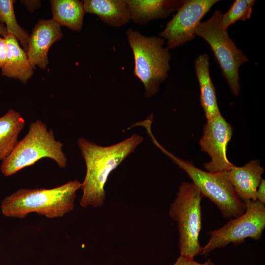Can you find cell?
I'll return each instance as SVG.
<instances>
[{"label": "cell", "mask_w": 265, "mask_h": 265, "mask_svg": "<svg viewBox=\"0 0 265 265\" xmlns=\"http://www.w3.org/2000/svg\"><path fill=\"white\" fill-rule=\"evenodd\" d=\"M25 125L21 114L13 109L0 117V161H2L12 152Z\"/></svg>", "instance_id": "e0dca14e"}, {"label": "cell", "mask_w": 265, "mask_h": 265, "mask_svg": "<svg viewBox=\"0 0 265 265\" xmlns=\"http://www.w3.org/2000/svg\"><path fill=\"white\" fill-rule=\"evenodd\" d=\"M203 195L192 182H183L170 204V216L178 223L181 255L193 258L202 247L199 236L202 227L201 202Z\"/></svg>", "instance_id": "8992f818"}, {"label": "cell", "mask_w": 265, "mask_h": 265, "mask_svg": "<svg viewBox=\"0 0 265 265\" xmlns=\"http://www.w3.org/2000/svg\"><path fill=\"white\" fill-rule=\"evenodd\" d=\"M8 34V33L5 26L3 24H0V36H2L4 38Z\"/></svg>", "instance_id": "cb8c5ba5"}, {"label": "cell", "mask_w": 265, "mask_h": 265, "mask_svg": "<svg viewBox=\"0 0 265 265\" xmlns=\"http://www.w3.org/2000/svg\"><path fill=\"white\" fill-rule=\"evenodd\" d=\"M13 0H0V24H5L8 34L14 36L27 52L29 36L18 24L14 13Z\"/></svg>", "instance_id": "d6986e66"}, {"label": "cell", "mask_w": 265, "mask_h": 265, "mask_svg": "<svg viewBox=\"0 0 265 265\" xmlns=\"http://www.w3.org/2000/svg\"><path fill=\"white\" fill-rule=\"evenodd\" d=\"M62 147L63 144L55 139L53 131L48 130L46 125L37 119L31 123L27 133L2 161L0 171L5 176H10L45 158L65 168L67 158Z\"/></svg>", "instance_id": "277c9868"}, {"label": "cell", "mask_w": 265, "mask_h": 265, "mask_svg": "<svg viewBox=\"0 0 265 265\" xmlns=\"http://www.w3.org/2000/svg\"><path fill=\"white\" fill-rule=\"evenodd\" d=\"M131 20L139 24L164 18L180 8L184 1L166 0H126Z\"/></svg>", "instance_id": "4fadbf2b"}, {"label": "cell", "mask_w": 265, "mask_h": 265, "mask_svg": "<svg viewBox=\"0 0 265 265\" xmlns=\"http://www.w3.org/2000/svg\"><path fill=\"white\" fill-rule=\"evenodd\" d=\"M194 66L200 89V104L207 120H209L221 114L210 76L209 56L206 53L199 55Z\"/></svg>", "instance_id": "9a60e30c"}, {"label": "cell", "mask_w": 265, "mask_h": 265, "mask_svg": "<svg viewBox=\"0 0 265 265\" xmlns=\"http://www.w3.org/2000/svg\"><path fill=\"white\" fill-rule=\"evenodd\" d=\"M232 134V127L221 114L207 120L200 140L201 150L211 158V160L204 164L207 171L228 172L234 166L226 155L228 143Z\"/></svg>", "instance_id": "30bf717a"}, {"label": "cell", "mask_w": 265, "mask_h": 265, "mask_svg": "<svg viewBox=\"0 0 265 265\" xmlns=\"http://www.w3.org/2000/svg\"><path fill=\"white\" fill-rule=\"evenodd\" d=\"M173 265H214V264L210 259L204 263L201 264L195 261L193 258L180 255Z\"/></svg>", "instance_id": "44dd1931"}, {"label": "cell", "mask_w": 265, "mask_h": 265, "mask_svg": "<svg viewBox=\"0 0 265 265\" xmlns=\"http://www.w3.org/2000/svg\"><path fill=\"white\" fill-rule=\"evenodd\" d=\"M126 35L133 55V74L143 84L145 97H153L168 77L169 49L164 47V40L160 37L146 36L131 28Z\"/></svg>", "instance_id": "3957f363"}, {"label": "cell", "mask_w": 265, "mask_h": 265, "mask_svg": "<svg viewBox=\"0 0 265 265\" xmlns=\"http://www.w3.org/2000/svg\"><path fill=\"white\" fill-rule=\"evenodd\" d=\"M78 180L70 181L53 188H21L1 202L2 214L23 219L31 212L47 218L60 217L72 211L77 191L80 188Z\"/></svg>", "instance_id": "7a4b0ae2"}, {"label": "cell", "mask_w": 265, "mask_h": 265, "mask_svg": "<svg viewBox=\"0 0 265 265\" xmlns=\"http://www.w3.org/2000/svg\"><path fill=\"white\" fill-rule=\"evenodd\" d=\"M219 0H185L177 12L159 35L166 41L169 49L180 46L193 40L203 17Z\"/></svg>", "instance_id": "9c48e42d"}, {"label": "cell", "mask_w": 265, "mask_h": 265, "mask_svg": "<svg viewBox=\"0 0 265 265\" xmlns=\"http://www.w3.org/2000/svg\"><path fill=\"white\" fill-rule=\"evenodd\" d=\"M147 133L154 144L186 173L203 196L212 202L225 218H236L244 212L245 204L236 193L228 179V172L213 173L202 170L166 150L157 140L152 131Z\"/></svg>", "instance_id": "5b68a950"}, {"label": "cell", "mask_w": 265, "mask_h": 265, "mask_svg": "<svg viewBox=\"0 0 265 265\" xmlns=\"http://www.w3.org/2000/svg\"><path fill=\"white\" fill-rule=\"evenodd\" d=\"M265 181L262 179L261 182L258 186L256 192L257 200L260 203L265 204Z\"/></svg>", "instance_id": "603a6c76"}, {"label": "cell", "mask_w": 265, "mask_h": 265, "mask_svg": "<svg viewBox=\"0 0 265 265\" xmlns=\"http://www.w3.org/2000/svg\"><path fill=\"white\" fill-rule=\"evenodd\" d=\"M222 14L218 9L214 11L208 20L200 23L195 34L209 44L232 92L237 96L240 91L239 68L248 58L229 37L228 29L221 26Z\"/></svg>", "instance_id": "52a82bcc"}, {"label": "cell", "mask_w": 265, "mask_h": 265, "mask_svg": "<svg viewBox=\"0 0 265 265\" xmlns=\"http://www.w3.org/2000/svg\"><path fill=\"white\" fill-rule=\"evenodd\" d=\"M82 3L85 13L96 15L109 26L118 27L131 20L126 0H85Z\"/></svg>", "instance_id": "5bb4252c"}, {"label": "cell", "mask_w": 265, "mask_h": 265, "mask_svg": "<svg viewBox=\"0 0 265 265\" xmlns=\"http://www.w3.org/2000/svg\"><path fill=\"white\" fill-rule=\"evenodd\" d=\"M264 172L259 160H251L242 167L234 165L228 171V179L243 202L257 200L256 192Z\"/></svg>", "instance_id": "7c38bea8"}, {"label": "cell", "mask_w": 265, "mask_h": 265, "mask_svg": "<svg viewBox=\"0 0 265 265\" xmlns=\"http://www.w3.org/2000/svg\"><path fill=\"white\" fill-rule=\"evenodd\" d=\"M245 211L241 215L232 219L223 226L208 233L207 243L202 247L200 254L205 255L213 250L230 243L239 244L247 238L259 239L265 228V204L258 200L244 201Z\"/></svg>", "instance_id": "ba28073f"}, {"label": "cell", "mask_w": 265, "mask_h": 265, "mask_svg": "<svg viewBox=\"0 0 265 265\" xmlns=\"http://www.w3.org/2000/svg\"><path fill=\"white\" fill-rule=\"evenodd\" d=\"M4 38L7 52L6 62L1 68L2 75L26 83L33 74V68L28 61L26 53L20 47L18 40L10 34Z\"/></svg>", "instance_id": "2e32d148"}, {"label": "cell", "mask_w": 265, "mask_h": 265, "mask_svg": "<svg viewBox=\"0 0 265 265\" xmlns=\"http://www.w3.org/2000/svg\"><path fill=\"white\" fill-rule=\"evenodd\" d=\"M7 45L5 38L0 36V68L4 65L7 58Z\"/></svg>", "instance_id": "7402d4cb"}, {"label": "cell", "mask_w": 265, "mask_h": 265, "mask_svg": "<svg viewBox=\"0 0 265 265\" xmlns=\"http://www.w3.org/2000/svg\"><path fill=\"white\" fill-rule=\"evenodd\" d=\"M143 140L134 133L115 144L101 146L84 138L78 144L84 160L86 174L80 188L83 194L80 204L82 207L102 206L106 199L105 186L110 173Z\"/></svg>", "instance_id": "6da1fadb"}, {"label": "cell", "mask_w": 265, "mask_h": 265, "mask_svg": "<svg viewBox=\"0 0 265 265\" xmlns=\"http://www.w3.org/2000/svg\"><path fill=\"white\" fill-rule=\"evenodd\" d=\"M255 2L254 0H235L229 10L225 14H222L221 25L222 27L228 29L230 25L238 21H245L249 19Z\"/></svg>", "instance_id": "ffe728a7"}, {"label": "cell", "mask_w": 265, "mask_h": 265, "mask_svg": "<svg viewBox=\"0 0 265 265\" xmlns=\"http://www.w3.org/2000/svg\"><path fill=\"white\" fill-rule=\"evenodd\" d=\"M60 26L53 19H40L29 36L26 54L33 67L45 69L49 63L48 53L51 46L62 37Z\"/></svg>", "instance_id": "8fae6325"}, {"label": "cell", "mask_w": 265, "mask_h": 265, "mask_svg": "<svg viewBox=\"0 0 265 265\" xmlns=\"http://www.w3.org/2000/svg\"><path fill=\"white\" fill-rule=\"evenodd\" d=\"M53 19L60 26L80 31L85 13L82 1L77 0H51Z\"/></svg>", "instance_id": "ac0fdd59"}]
</instances>
